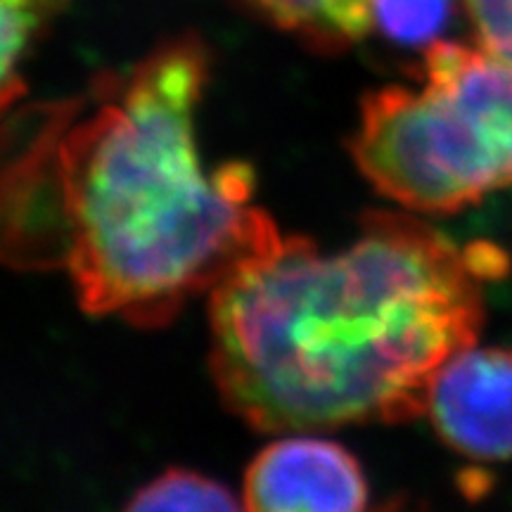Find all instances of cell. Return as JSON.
<instances>
[{
	"label": "cell",
	"instance_id": "6da1fadb",
	"mask_svg": "<svg viewBox=\"0 0 512 512\" xmlns=\"http://www.w3.org/2000/svg\"><path fill=\"white\" fill-rule=\"evenodd\" d=\"M496 247L460 249L411 214L368 211L339 252L280 235L209 292L211 375L259 432L427 415L437 370L477 344Z\"/></svg>",
	"mask_w": 512,
	"mask_h": 512
},
{
	"label": "cell",
	"instance_id": "7a4b0ae2",
	"mask_svg": "<svg viewBox=\"0 0 512 512\" xmlns=\"http://www.w3.org/2000/svg\"><path fill=\"white\" fill-rule=\"evenodd\" d=\"M207 74L200 38L166 41L53 143L60 261L91 316L171 323L280 238L252 204L247 164L204 174L195 107Z\"/></svg>",
	"mask_w": 512,
	"mask_h": 512
},
{
	"label": "cell",
	"instance_id": "3957f363",
	"mask_svg": "<svg viewBox=\"0 0 512 512\" xmlns=\"http://www.w3.org/2000/svg\"><path fill=\"white\" fill-rule=\"evenodd\" d=\"M349 150L366 181L408 211L456 214L512 188V62L434 41L420 91L363 98Z\"/></svg>",
	"mask_w": 512,
	"mask_h": 512
},
{
	"label": "cell",
	"instance_id": "277c9868",
	"mask_svg": "<svg viewBox=\"0 0 512 512\" xmlns=\"http://www.w3.org/2000/svg\"><path fill=\"white\" fill-rule=\"evenodd\" d=\"M427 415L460 456L512 458V351L470 347L453 354L434 375Z\"/></svg>",
	"mask_w": 512,
	"mask_h": 512
},
{
	"label": "cell",
	"instance_id": "5b68a950",
	"mask_svg": "<svg viewBox=\"0 0 512 512\" xmlns=\"http://www.w3.org/2000/svg\"><path fill=\"white\" fill-rule=\"evenodd\" d=\"M368 503L356 458L335 441L287 437L249 463L242 508L256 512H351Z\"/></svg>",
	"mask_w": 512,
	"mask_h": 512
},
{
	"label": "cell",
	"instance_id": "8992f818",
	"mask_svg": "<svg viewBox=\"0 0 512 512\" xmlns=\"http://www.w3.org/2000/svg\"><path fill=\"white\" fill-rule=\"evenodd\" d=\"M280 29L337 53L373 31L370 0H245Z\"/></svg>",
	"mask_w": 512,
	"mask_h": 512
},
{
	"label": "cell",
	"instance_id": "52a82bcc",
	"mask_svg": "<svg viewBox=\"0 0 512 512\" xmlns=\"http://www.w3.org/2000/svg\"><path fill=\"white\" fill-rule=\"evenodd\" d=\"M458 3L465 0H370L373 29L399 46H432L451 24Z\"/></svg>",
	"mask_w": 512,
	"mask_h": 512
},
{
	"label": "cell",
	"instance_id": "ba28073f",
	"mask_svg": "<svg viewBox=\"0 0 512 512\" xmlns=\"http://www.w3.org/2000/svg\"><path fill=\"white\" fill-rule=\"evenodd\" d=\"M240 503L214 479L190 470H166L138 489L126 510H238Z\"/></svg>",
	"mask_w": 512,
	"mask_h": 512
},
{
	"label": "cell",
	"instance_id": "9c48e42d",
	"mask_svg": "<svg viewBox=\"0 0 512 512\" xmlns=\"http://www.w3.org/2000/svg\"><path fill=\"white\" fill-rule=\"evenodd\" d=\"M67 0H3V105L8 107L22 93L19 62L31 38Z\"/></svg>",
	"mask_w": 512,
	"mask_h": 512
},
{
	"label": "cell",
	"instance_id": "30bf717a",
	"mask_svg": "<svg viewBox=\"0 0 512 512\" xmlns=\"http://www.w3.org/2000/svg\"><path fill=\"white\" fill-rule=\"evenodd\" d=\"M477 43L512 62V0H465Z\"/></svg>",
	"mask_w": 512,
	"mask_h": 512
}]
</instances>
